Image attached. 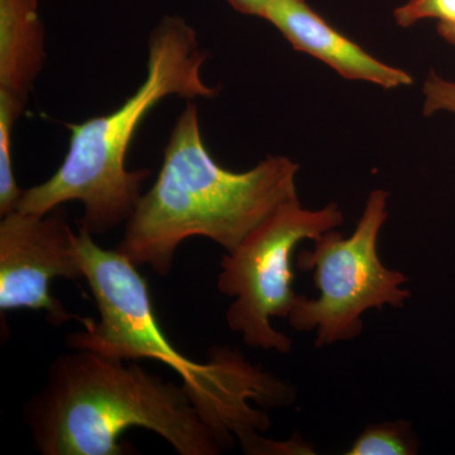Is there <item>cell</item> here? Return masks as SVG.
<instances>
[{
    "instance_id": "1",
    "label": "cell",
    "mask_w": 455,
    "mask_h": 455,
    "mask_svg": "<svg viewBox=\"0 0 455 455\" xmlns=\"http://www.w3.org/2000/svg\"><path fill=\"white\" fill-rule=\"evenodd\" d=\"M299 169L286 156H267L243 172L224 169L204 143L199 108L188 100L157 180L140 196L116 250L160 276L169 274L185 239L204 236L232 252L280 206L298 199Z\"/></svg>"
},
{
    "instance_id": "2",
    "label": "cell",
    "mask_w": 455,
    "mask_h": 455,
    "mask_svg": "<svg viewBox=\"0 0 455 455\" xmlns=\"http://www.w3.org/2000/svg\"><path fill=\"white\" fill-rule=\"evenodd\" d=\"M209 53L185 18L164 16L148 37L147 75L140 88L112 113L68 123L70 145L59 170L44 184L23 190L16 211L44 215L80 202V229L92 236L127 223L136 211L149 171L128 170L132 140L164 99H212L220 89L204 82Z\"/></svg>"
},
{
    "instance_id": "3",
    "label": "cell",
    "mask_w": 455,
    "mask_h": 455,
    "mask_svg": "<svg viewBox=\"0 0 455 455\" xmlns=\"http://www.w3.org/2000/svg\"><path fill=\"white\" fill-rule=\"evenodd\" d=\"M25 421L44 455L125 454L121 435L133 427L154 431L181 455L224 451L184 387L85 349L53 361Z\"/></svg>"
},
{
    "instance_id": "4",
    "label": "cell",
    "mask_w": 455,
    "mask_h": 455,
    "mask_svg": "<svg viewBox=\"0 0 455 455\" xmlns=\"http://www.w3.org/2000/svg\"><path fill=\"white\" fill-rule=\"evenodd\" d=\"M387 200V191H372L352 235L329 230L296 259L299 269L314 272L319 296L299 295L287 319L296 331H315L316 348L355 339L363 331L366 311L401 309L411 299L403 287L409 277L386 267L377 251L388 217Z\"/></svg>"
},
{
    "instance_id": "5",
    "label": "cell",
    "mask_w": 455,
    "mask_h": 455,
    "mask_svg": "<svg viewBox=\"0 0 455 455\" xmlns=\"http://www.w3.org/2000/svg\"><path fill=\"white\" fill-rule=\"evenodd\" d=\"M339 205L304 208L300 200L283 204L252 230L232 252L223 256L218 290L235 301L226 319L248 347L289 355L292 341L272 325V317L287 319L298 302L293 290L292 259L298 245L343 226Z\"/></svg>"
},
{
    "instance_id": "6",
    "label": "cell",
    "mask_w": 455,
    "mask_h": 455,
    "mask_svg": "<svg viewBox=\"0 0 455 455\" xmlns=\"http://www.w3.org/2000/svg\"><path fill=\"white\" fill-rule=\"evenodd\" d=\"M77 259L95 299L99 320L83 319V331L66 338L73 349H85L112 361L152 359L172 368L182 382L193 381L204 363L179 352L156 319L148 284L137 265L118 250H104L86 230L76 235Z\"/></svg>"
},
{
    "instance_id": "7",
    "label": "cell",
    "mask_w": 455,
    "mask_h": 455,
    "mask_svg": "<svg viewBox=\"0 0 455 455\" xmlns=\"http://www.w3.org/2000/svg\"><path fill=\"white\" fill-rule=\"evenodd\" d=\"M76 235L61 206L44 215L14 211L0 220V311H42L52 325L73 314L50 292L55 278H84Z\"/></svg>"
},
{
    "instance_id": "8",
    "label": "cell",
    "mask_w": 455,
    "mask_h": 455,
    "mask_svg": "<svg viewBox=\"0 0 455 455\" xmlns=\"http://www.w3.org/2000/svg\"><path fill=\"white\" fill-rule=\"evenodd\" d=\"M263 20L271 23L293 49L315 57L344 79L367 82L383 89L414 84L411 75L377 60L329 25L305 0H272Z\"/></svg>"
},
{
    "instance_id": "9",
    "label": "cell",
    "mask_w": 455,
    "mask_h": 455,
    "mask_svg": "<svg viewBox=\"0 0 455 455\" xmlns=\"http://www.w3.org/2000/svg\"><path fill=\"white\" fill-rule=\"evenodd\" d=\"M44 59L38 0H0V101L23 114Z\"/></svg>"
},
{
    "instance_id": "10",
    "label": "cell",
    "mask_w": 455,
    "mask_h": 455,
    "mask_svg": "<svg viewBox=\"0 0 455 455\" xmlns=\"http://www.w3.org/2000/svg\"><path fill=\"white\" fill-rule=\"evenodd\" d=\"M418 436L409 421H383L368 425L350 445L348 455H415Z\"/></svg>"
},
{
    "instance_id": "11",
    "label": "cell",
    "mask_w": 455,
    "mask_h": 455,
    "mask_svg": "<svg viewBox=\"0 0 455 455\" xmlns=\"http://www.w3.org/2000/svg\"><path fill=\"white\" fill-rule=\"evenodd\" d=\"M22 116L7 103H0V217L16 211L23 190L17 184L12 163V133Z\"/></svg>"
},
{
    "instance_id": "12",
    "label": "cell",
    "mask_w": 455,
    "mask_h": 455,
    "mask_svg": "<svg viewBox=\"0 0 455 455\" xmlns=\"http://www.w3.org/2000/svg\"><path fill=\"white\" fill-rule=\"evenodd\" d=\"M394 17L405 28L420 20H435L440 37L455 46V0H409L395 11Z\"/></svg>"
},
{
    "instance_id": "13",
    "label": "cell",
    "mask_w": 455,
    "mask_h": 455,
    "mask_svg": "<svg viewBox=\"0 0 455 455\" xmlns=\"http://www.w3.org/2000/svg\"><path fill=\"white\" fill-rule=\"evenodd\" d=\"M424 114L433 116L438 112L455 114V82L443 79L431 71L423 86Z\"/></svg>"
},
{
    "instance_id": "14",
    "label": "cell",
    "mask_w": 455,
    "mask_h": 455,
    "mask_svg": "<svg viewBox=\"0 0 455 455\" xmlns=\"http://www.w3.org/2000/svg\"><path fill=\"white\" fill-rule=\"evenodd\" d=\"M228 3L244 16L263 18L272 0H228Z\"/></svg>"
}]
</instances>
